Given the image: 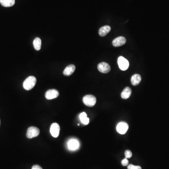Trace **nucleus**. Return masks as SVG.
<instances>
[{"label":"nucleus","mask_w":169,"mask_h":169,"mask_svg":"<svg viewBox=\"0 0 169 169\" xmlns=\"http://www.w3.org/2000/svg\"><path fill=\"white\" fill-rule=\"evenodd\" d=\"M76 67L73 64H70L65 68L63 71V74L65 76H69L71 75L74 72Z\"/></svg>","instance_id":"9b49d317"},{"label":"nucleus","mask_w":169,"mask_h":169,"mask_svg":"<svg viewBox=\"0 0 169 169\" xmlns=\"http://www.w3.org/2000/svg\"><path fill=\"white\" fill-rule=\"evenodd\" d=\"M36 79L34 76H29L23 83V87L25 90H30L34 87L36 83Z\"/></svg>","instance_id":"f257e3e1"},{"label":"nucleus","mask_w":169,"mask_h":169,"mask_svg":"<svg viewBox=\"0 0 169 169\" xmlns=\"http://www.w3.org/2000/svg\"><path fill=\"white\" fill-rule=\"evenodd\" d=\"M0 3L4 7H12L15 4V0H0Z\"/></svg>","instance_id":"2eb2a0df"},{"label":"nucleus","mask_w":169,"mask_h":169,"mask_svg":"<svg viewBox=\"0 0 169 169\" xmlns=\"http://www.w3.org/2000/svg\"><path fill=\"white\" fill-rule=\"evenodd\" d=\"M111 30V28L109 25H105L99 29V34L101 37L105 36Z\"/></svg>","instance_id":"f8f14e48"},{"label":"nucleus","mask_w":169,"mask_h":169,"mask_svg":"<svg viewBox=\"0 0 169 169\" xmlns=\"http://www.w3.org/2000/svg\"><path fill=\"white\" fill-rule=\"evenodd\" d=\"M79 143L77 139H72L70 140L68 142V147L71 150H75L79 148Z\"/></svg>","instance_id":"9d476101"},{"label":"nucleus","mask_w":169,"mask_h":169,"mask_svg":"<svg viewBox=\"0 0 169 169\" xmlns=\"http://www.w3.org/2000/svg\"><path fill=\"white\" fill-rule=\"evenodd\" d=\"M32 169H43L41 166L38 165H35L32 167Z\"/></svg>","instance_id":"412c9836"},{"label":"nucleus","mask_w":169,"mask_h":169,"mask_svg":"<svg viewBox=\"0 0 169 169\" xmlns=\"http://www.w3.org/2000/svg\"><path fill=\"white\" fill-rule=\"evenodd\" d=\"M122 165L124 166H125L128 165L129 164V161L128 160L127 158H125V159H123V160L122 161Z\"/></svg>","instance_id":"aec40b11"},{"label":"nucleus","mask_w":169,"mask_h":169,"mask_svg":"<svg viewBox=\"0 0 169 169\" xmlns=\"http://www.w3.org/2000/svg\"><path fill=\"white\" fill-rule=\"evenodd\" d=\"M33 47L35 50H40L42 47V40L40 38L36 37L33 42Z\"/></svg>","instance_id":"dca6fc26"},{"label":"nucleus","mask_w":169,"mask_h":169,"mask_svg":"<svg viewBox=\"0 0 169 169\" xmlns=\"http://www.w3.org/2000/svg\"><path fill=\"white\" fill-rule=\"evenodd\" d=\"M128 169H142V167L139 166H135L134 165H128L127 167Z\"/></svg>","instance_id":"a211bd4d"},{"label":"nucleus","mask_w":169,"mask_h":169,"mask_svg":"<svg viewBox=\"0 0 169 169\" xmlns=\"http://www.w3.org/2000/svg\"><path fill=\"white\" fill-rule=\"evenodd\" d=\"M126 40L124 37L119 36L115 39L112 42V44L115 47L122 46L126 43Z\"/></svg>","instance_id":"1a4fd4ad"},{"label":"nucleus","mask_w":169,"mask_h":169,"mask_svg":"<svg viewBox=\"0 0 169 169\" xmlns=\"http://www.w3.org/2000/svg\"><path fill=\"white\" fill-rule=\"evenodd\" d=\"M132 94V90L129 87H126L123 90L121 93V97L124 99H127L129 98Z\"/></svg>","instance_id":"4468645a"},{"label":"nucleus","mask_w":169,"mask_h":169,"mask_svg":"<svg viewBox=\"0 0 169 169\" xmlns=\"http://www.w3.org/2000/svg\"><path fill=\"white\" fill-rule=\"evenodd\" d=\"M79 119L81 122L85 125H88L89 123V118L87 117V114L85 112H82L79 115Z\"/></svg>","instance_id":"f3484780"},{"label":"nucleus","mask_w":169,"mask_h":169,"mask_svg":"<svg viewBox=\"0 0 169 169\" xmlns=\"http://www.w3.org/2000/svg\"><path fill=\"white\" fill-rule=\"evenodd\" d=\"M98 70L101 73H107L110 70V65L105 62L100 63L97 66Z\"/></svg>","instance_id":"6e6552de"},{"label":"nucleus","mask_w":169,"mask_h":169,"mask_svg":"<svg viewBox=\"0 0 169 169\" xmlns=\"http://www.w3.org/2000/svg\"><path fill=\"white\" fill-rule=\"evenodd\" d=\"M59 95V93L56 89H50L45 93V97L47 100H52L57 98Z\"/></svg>","instance_id":"0eeeda50"},{"label":"nucleus","mask_w":169,"mask_h":169,"mask_svg":"<svg viewBox=\"0 0 169 169\" xmlns=\"http://www.w3.org/2000/svg\"><path fill=\"white\" fill-rule=\"evenodd\" d=\"M40 134V130L34 126H31L28 129L27 133V138L32 139L37 137Z\"/></svg>","instance_id":"20e7f679"},{"label":"nucleus","mask_w":169,"mask_h":169,"mask_svg":"<svg viewBox=\"0 0 169 169\" xmlns=\"http://www.w3.org/2000/svg\"><path fill=\"white\" fill-rule=\"evenodd\" d=\"M0 125H1V120H0Z\"/></svg>","instance_id":"4be33fe9"},{"label":"nucleus","mask_w":169,"mask_h":169,"mask_svg":"<svg viewBox=\"0 0 169 169\" xmlns=\"http://www.w3.org/2000/svg\"><path fill=\"white\" fill-rule=\"evenodd\" d=\"M118 64L120 69L122 70H126L129 66L128 61L122 56H119L118 58Z\"/></svg>","instance_id":"7ed1b4c3"},{"label":"nucleus","mask_w":169,"mask_h":169,"mask_svg":"<svg viewBox=\"0 0 169 169\" xmlns=\"http://www.w3.org/2000/svg\"><path fill=\"white\" fill-rule=\"evenodd\" d=\"M129 126L125 122H120L116 126V130L120 134H125L128 129Z\"/></svg>","instance_id":"423d86ee"},{"label":"nucleus","mask_w":169,"mask_h":169,"mask_svg":"<svg viewBox=\"0 0 169 169\" xmlns=\"http://www.w3.org/2000/svg\"><path fill=\"white\" fill-rule=\"evenodd\" d=\"M141 80H142V77L141 75L138 74H135L131 78V83L133 86H137L138 84H139V83L141 82Z\"/></svg>","instance_id":"ddd939ff"},{"label":"nucleus","mask_w":169,"mask_h":169,"mask_svg":"<svg viewBox=\"0 0 169 169\" xmlns=\"http://www.w3.org/2000/svg\"><path fill=\"white\" fill-rule=\"evenodd\" d=\"M83 102L87 106L93 107L96 105V98L93 95H86L83 98Z\"/></svg>","instance_id":"f03ea898"},{"label":"nucleus","mask_w":169,"mask_h":169,"mask_svg":"<svg viewBox=\"0 0 169 169\" xmlns=\"http://www.w3.org/2000/svg\"><path fill=\"white\" fill-rule=\"evenodd\" d=\"M60 127L57 123H53L51 125L50 132L53 137L57 138L59 134Z\"/></svg>","instance_id":"39448f33"},{"label":"nucleus","mask_w":169,"mask_h":169,"mask_svg":"<svg viewBox=\"0 0 169 169\" xmlns=\"http://www.w3.org/2000/svg\"><path fill=\"white\" fill-rule=\"evenodd\" d=\"M125 156L126 158H130L132 156V153L129 150H127L125 152Z\"/></svg>","instance_id":"6ab92c4d"}]
</instances>
